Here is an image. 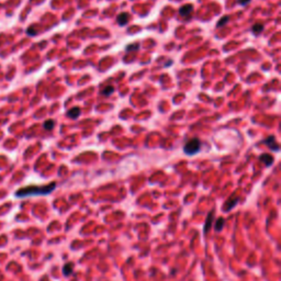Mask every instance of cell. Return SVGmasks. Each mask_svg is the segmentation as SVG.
Instances as JSON below:
<instances>
[{
  "label": "cell",
  "mask_w": 281,
  "mask_h": 281,
  "mask_svg": "<svg viewBox=\"0 0 281 281\" xmlns=\"http://www.w3.org/2000/svg\"><path fill=\"white\" fill-rule=\"evenodd\" d=\"M263 143L267 144L272 151H275V152L279 151V146H278V144L276 143V138H275L274 136H269L268 138H266V140H263Z\"/></svg>",
  "instance_id": "obj_5"
},
{
  "label": "cell",
  "mask_w": 281,
  "mask_h": 281,
  "mask_svg": "<svg viewBox=\"0 0 281 281\" xmlns=\"http://www.w3.org/2000/svg\"><path fill=\"white\" fill-rule=\"evenodd\" d=\"M113 90H114V88H113L112 86H108V87H105L104 89L102 90V95H104V96H110L111 93L113 92Z\"/></svg>",
  "instance_id": "obj_12"
},
{
  "label": "cell",
  "mask_w": 281,
  "mask_h": 281,
  "mask_svg": "<svg viewBox=\"0 0 281 281\" xmlns=\"http://www.w3.org/2000/svg\"><path fill=\"white\" fill-rule=\"evenodd\" d=\"M138 47V44H134V45H128V47H126V51H131V50H136V48Z\"/></svg>",
  "instance_id": "obj_16"
},
{
  "label": "cell",
  "mask_w": 281,
  "mask_h": 281,
  "mask_svg": "<svg viewBox=\"0 0 281 281\" xmlns=\"http://www.w3.org/2000/svg\"><path fill=\"white\" fill-rule=\"evenodd\" d=\"M213 220H214V211H211L210 213H209L208 218H206V224H204V226H203V233L204 234H206L209 231H210L211 225H212V223H213Z\"/></svg>",
  "instance_id": "obj_4"
},
{
  "label": "cell",
  "mask_w": 281,
  "mask_h": 281,
  "mask_svg": "<svg viewBox=\"0 0 281 281\" xmlns=\"http://www.w3.org/2000/svg\"><path fill=\"white\" fill-rule=\"evenodd\" d=\"M249 1H250V0H238V2L241 3V5H243V6L246 5V3H248Z\"/></svg>",
  "instance_id": "obj_17"
},
{
  "label": "cell",
  "mask_w": 281,
  "mask_h": 281,
  "mask_svg": "<svg viewBox=\"0 0 281 281\" xmlns=\"http://www.w3.org/2000/svg\"><path fill=\"white\" fill-rule=\"evenodd\" d=\"M259 159H260V161H263V163L265 164L267 167L271 166L272 165V163H274V157H272L271 155H269V154H263V155H260Z\"/></svg>",
  "instance_id": "obj_6"
},
{
  "label": "cell",
  "mask_w": 281,
  "mask_h": 281,
  "mask_svg": "<svg viewBox=\"0 0 281 281\" xmlns=\"http://www.w3.org/2000/svg\"><path fill=\"white\" fill-rule=\"evenodd\" d=\"M263 24H259V23H258V24H255L253 26V32L254 33H257V34H258V33H260L261 31H263Z\"/></svg>",
  "instance_id": "obj_13"
},
{
  "label": "cell",
  "mask_w": 281,
  "mask_h": 281,
  "mask_svg": "<svg viewBox=\"0 0 281 281\" xmlns=\"http://www.w3.org/2000/svg\"><path fill=\"white\" fill-rule=\"evenodd\" d=\"M226 21H228V17H223V19H221V20L218 21V26H223V25L226 23Z\"/></svg>",
  "instance_id": "obj_15"
},
{
  "label": "cell",
  "mask_w": 281,
  "mask_h": 281,
  "mask_svg": "<svg viewBox=\"0 0 281 281\" xmlns=\"http://www.w3.org/2000/svg\"><path fill=\"white\" fill-rule=\"evenodd\" d=\"M201 148V143L198 138H192L189 142H187L185 147H183V152L187 154V155H194L197 154Z\"/></svg>",
  "instance_id": "obj_2"
},
{
  "label": "cell",
  "mask_w": 281,
  "mask_h": 281,
  "mask_svg": "<svg viewBox=\"0 0 281 281\" xmlns=\"http://www.w3.org/2000/svg\"><path fill=\"white\" fill-rule=\"evenodd\" d=\"M237 201H238V197L236 196V194H233L231 198L226 201L225 206H224V210H225L226 212L231 211L232 209L235 208V206H236V204H237Z\"/></svg>",
  "instance_id": "obj_3"
},
{
  "label": "cell",
  "mask_w": 281,
  "mask_h": 281,
  "mask_svg": "<svg viewBox=\"0 0 281 281\" xmlns=\"http://www.w3.org/2000/svg\"><path fill=\"white\" fill-rule=\"evenodd\" d=\"M56 188L55 182H51L46 186H28L21 188L15 192L17 198H26V197L33 196H45L52 192Z\"/></svg>",
  "instance_id": "obj_1"
},
{
  "label": "cell",
  "mask_w": 281,
  "mask_h": 281,
  "mask_svg": "<svg viewBox=\"0 0 281 281\" xmlns=\"http://www.w3.org/2000/svg\"><path fill=\"white\" fill-rule=\"evenodd\" d=\"M224 223H225V221H224V218H218V220H216L215 226H214V228H215V231H216V232L221 231L222 228H223V226H224Z\"/></svg>",
  "instance_id": "obj_11"
},
{
  "label": "cell",
  "mask_w": 281,
  "mask_h": 281,
  "mask_svg": "<svg viewBox=\"0 0 281 281\" xmlns=\"http://www.w3.org/2000/svg\"><path fill=\"white\" fill-rule=\"evenodd\" d=\"M192 9H193V7L191 5H185L183 7H181L180 9H179V14L180 15H188L189 13L192 11Z\"/></svg>",
  "instance_id": "obj_9"
},
{
  "label": "cell",
  "mask_w": 281,
  "mask_h": 281,
  "mask_svg": "<svg viewBox=\"0 0 281 281\" xmlns=\"http://www.w3.org/2000/svg\"><path fill=\"white\" fill-rule=\"evenodd\" d=\"M54 121H52V120H48V121H46L45 123H44V128H46V130H52L53 128V126H54Z\"/></svg>",
  "instance_id": "obj_14"
},
{
  "label": "cell",
  "mask_w": 281,
  "mask_h": 281,
  "mask_svg": "<svg viewBox=\"0 0 281 281\" xmlns=\"http://www.w3.org/2000/svg\"><path fill=\"white\" fill-rule=\"evenodd\" d=\"M79 114H80V109L78 108V107H74L73 109H70L67 112V116L71 119H76Z\"/></svg>",
  "instance_id": "obj_10"
},
{
  "label": "cell",
  "mask_w": 281,
  "mask_h": 281,
  "mask_svg": "<svg viewBox=\"0 0 281 281\" xmlns=\"http://www.w3.org/2000/svg\"><path fill=\"white\" fill-rule=\"evenodd\" d=\"M116 21L120 25H125L128 21V13H120L116 18Z\"/></svg>",
  "instance_id": "obj_8"
},
{
  "label": "cell",
  "mask_w": 281,
  "mask_h": 281,
  "mask_svg": "<svg viewBox=\"0 0 281 281\" xmlns=\"http://www.w3.org/2000/svg\"><path fill=\"white\" fill-rule=\"evenodd\" d=\"M73 271H74V263H66L65 266L63 267V274H64V276H66V277L70 276V275L73 274Z\"/></svg>",
  "instance_id": "obj_7"
}]
</instances>
